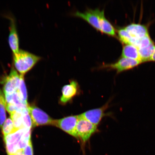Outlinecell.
Instances as JSON below:
<instances>
[{
  "label": "cell",
  "mask_w": 155,
  "mask_h": 155,
  "mask_svg": "<svg viewBox=\"0 0 155 155\" xmlns=\"http://www.w3.org/2000/svg\"><path fill=\"white\" fill-rule=\"evenodd\" d=\"M71 15L84 19L102 33L117 38L116 31L111 23L106 18L104 9L88 8L83 12L75 11Z\"/></svg>",
  "instance_id": "obj_1"
},
{
  "label": "cell",
  "mask_w": 155,
  "mask_h": 155,
  "mask_svg": "<svg viewBox=\"0 0 155 155\" xmlns=\"http://www.w3.org/2000/svg\"><path fill=\"white\" fill-rule=\"evenodd\" d=\"M41 57L22 49L13 54L12 67L19 74L24 75L32 69Z\"/></svg>",
  "instance_id": "obj_2"
},
{
  "label": "cell",
  "mask_w": 155,
  "mask_h": 155,
  "mask_svg": "<svg viewBox=\"0 0 155 155\" xmlns=\"http://www.w3.org/2000/svg\"><path fill=\"white\" fill-rule=\"evenodd\" d=\"M79 116V118L76 126V133L78 140H80L83 144L97 131V127L82 117L80 115Z\"/></svg>",
  "instance_id": "obj_3"
},
{
  "label": "cell",
  "mask_w": 155,
  "mask_h": 155,
  "mask_svg": "<svg viewBox=\"0 0 155 155\" xmlns=\"http://www.w3.org/2000/svg\"><path fill=\"white\" fill-rule=\"evenodd\" d=\"M28 109L34 127L40 126L55 125V120L52 119L40 108L35 105L28 104Z\"/></svg>",
  "instance_id": "obj_4"
},
{
  "label": "cell",
  "mask_w": 155,
  "mask_h": 155,
  "mask_svg": "<svg viewBox=\"0 0 155 155\" xmlns=\"http://www.w3.org/2000/svg\"><path fill=\"white\" fill-rule=\"evenodd\" d=\"M141 63H142L141 61L137 60L121 57L115 63L103 64L97 67V68L115 70L116 73L119 74L133 69Z\"/></svg>",
  "instance_id": "obj_5"
},
{
  "label": "cell",
  "mask_w": 155,
  "mask_h": 155,
  "mask_svg": "<svg viewBox=\"0 0 155 155\" xmlns=\"http://www.w3.org/2000/svg\"><path fill=\"white\" fill-rule=\"evenodd\" d=\"M79 115H71L62 119L55 120V127H57L78 140L76 126Z\"/></svg>",
  "instance_id": "obj_6"
},
{
  "label": "cell",
  "mask_w": 155,
  "mask_h": 155,
  "mask_svg": "<svg viewBox=\"0 0 155 155\" xmlns=\"http://www.w3.org/2000/svg\"><path fill=\"white\" fill-rule=\"evenodd\" d=\"M24 75H21L12 67L8 75L4 78L3 91L5 94H9L16 92L20 84L21 78Z\"/></svg>",
  "instance_id": "obj_7"
},
{
  "label": "cell",
  "mask_w": 155,
  "mask_h": 155,
  "mask_svg": "<svg viewBox=\"0 0 155 155\" xmlns=\"http://www.w3.org/2000/svg\"><path fill=\"white\" fill-rule=\"evenodd\" d=\"M80 92V87L77 81L71 80L69 84L64 86L62 88L61 96L60 97V104L62 105L72 101Z\"/></svg>",
  "instance_id": "obj_8"
},
{
  "label": "cell",
  "mask_w": 155,
  "mask_h": 155,
  "mask_svg": "<svg viewBox=\"0 0 155 155\" xmlns=\"http://www.w3.org/2000/svg\"><path fill=\"white\" fill-rule=\"evenodd\" d=\"M29 130L24 128L4 137L6 149L8 155H12L18 150V145L22 135Z\"/></svg>",
  "instance_id": "obj_9"
},
{
  "label": "cell",
  "mask_w": 155,
  "mask_h": 155,
  "mask_svg": "<svg viewBox=\"0 0 155 155\" xmlns=\"http://www.w3.org/2000/svg\"><path fill=\"white\" fill-rule=\"evenodd\" d=\"M109 104L110 102L108 101L101 107L88 110L80 115L93 124L97 126L100 123L102 118L107 115L105 112L109 107Z\"/></svg>",
  "instance_id": "obj_10"
},
{
  "label": "cell",
  "mask_w": 155,
  "mask_h": 155,
  "mask_svg": "<svg viewBox=\"0 0 155 155\" xmlns=\"http://www.w3.org/2000/svg\"><path fill=\"white\" fill-rule=\"evenodd\" d=\"M8 17L10 20L8 43L13 54H15L18 52L20 49L18 34L15 18L12 16Z\"/></svg>",
  "instance_id": "obj_11"
},
{
  "label": "cell",
  "mask_w": 155,
  "mask_h": 155,
  "mask_svg": "<svg viewBox=\"0 0 155 155\" xmlns=\"http://www.w3.org/2000/svg\"><path fill=\"white\" fill-rule=\"evenodd\" d=\"M124 28L131 35L137 40L149 35L148 29L144 25L132 23Z\"/></svg>",
  "instance_id": "obj_12"
},
{
  "label": "cell",
  "mask_w": 155,
  "mask_h": 155,
  "mask_svg": "<svg viewBox=\"0 0 155 155\" xmlns=\"http://www.w3.org/2000/svg\"><path fill=\"white\" fill-rule=\"evenodd\" d=\"M121 57L137 60L141 61L138 48L131 45H124L122 49Z\"/></svg>",
  "instance_id": "obj_13"
},
{
  "label": "cell",
  "mask_w": 155,
  "mask_h": 155,
  "mask_svg": "<svg viewBox=\"0 0 155 155\" xmlns=\"http://www.w3.org/2000/svg\"><path fill=\"white\" fill-rule=\"evenodd\" d=\"M117 38L124 45H131L135 46L139 40L133 37L124 28H120L116 31Z\"/></svg>",
  "instance_id": "obj_14"
},
{
  "label": "cell",
  "mask_w": 155,
  "mask_h": 155,
  "mask_svg": "<svg viewBox=\"0 0 155 155\" xmlns=\"http://www.w3.org/2000/svg\"><path fill=\"white\" fill-rule=\"evenodd\" d=\"M138 50L141 63L146 62L150 61L151 58L154 54L155 51V45L153 42L147 47Z\"/></svg>",
  "instance_id": "obj_15"
},
{
  "label": "cell",
  "mask_w": 155,
  "mask_h": 155,
  "mask_svg": "<svg viewBox=\"0 0 155 155\" xmlns=\"http://www.w3.org/2000/svg\"><path fill=\"white\" fill-rule=\"evenodd\" d=\"M5 95L6 104H14L19 109L23 110L28 108V106L25 105L21 101L16 92Z\"/></svg>",
  "instance_id": "obj_16"
},
{
  "label": "cell",
  "mask_w": 155,
  "mask_h": 155,
  "mask_svg": "<svg viewBox=\"0 0 155 155\" xmlns=\"http://www.w3.org/2000/svg\"><path fill=\"white\" fill-rule=\"evenodd\" d=\"M16 92L21 101L25 105L28 106V94H27L26 87L25 82L24 76H23L21 78L20 84H19L18 88Z\"/></svg>",
  "instance_id": "obj_17"
},
{
  "label": "cell",
  "mask_w": 155,
  "mask_h": 155,
  "mask_svg": "<svg viewBox=\"0 0 155 155\" xmlns=\"http://www.w3.org/2000/svg\"><path fill=\"white\" fill-rule=\"evenodd\" d=\"M22 110H18L11 115V119L17 130L24 128L23 125Z\"/></svg>",
  "instance_id": "obj_18"
},
{
  "label": "cell",
  "mask_w": 155,
  "mask_h": 155,
  "mask_svg": "<svg viewBox=\"0 0 155 155\" xmlns=\"http://www.w3.org/2000/svg\"><path fill=\"white\" fill-rule=\"evenodd\" d=\"M6 102L3 93L0 90V128L2 127L5 121L6 115Z\"/></svg>",
  "instance_id": "obj_19"
},
{
  "label": "cell",
  "mask_w": 155,
  "mask_h": 155,
  "mask_svg": "<svg viewBox=\"0 0 155 155\" xmlns=\"http://www.w3.org/2000/svg\"><path fill=\"white\" fill-rule=\"evenodd\" d=\"M17 130L15 128L13 122L11 118L6 120L2 127V133L4 137L14 133Z\"/></svg>",
  "instance_id": "obj_20"
},
{
  "label": "cell",
  "mask_w": 155,
  "mask_h": 155,
  "mask_svg": "<svg viewBox=\"0 0 155 155\" xmlns=\"http://www.w3.org/2000/svg\"><path fill=\"white\" fill-rule=\"evenodd\" d=\"M31 140V129L27 130L23 134L18 145V150H24Z\"/></svg>",
  "instance_id": "obj_21"
},
{
  "label": "cell",
  "mask_w": 155,
  "mask_h": 155,
  "mask_svg": "<svg viewBox=\"0 0 155 155\" xmlns=\"http://www.w3.org/2000/svg\"><path fill=\"white\" fill-rule=\"evenodd\" d=\"M22 112L23 127L24 128L31 129L32 126V122L28 108L23 110Z\"/></svg>",
  "instance_id": "obj_22"
},
{
  "label": "cell",
  "mask_w": 155,
  "mask_h": 155,
  "mask_svg": "<svg viewBox=\"0 0 155 155\" xmlns=\"http://www.w3.org/2000/svg\"><path fill=\"white\" fill-rule=\"evenodd\" d=\"M153 42L150 38V35H149L139 40L135 46L138 48V49H140L147 47Z\"/></svg>",
  "instance_id": "obj_23"
},
{
  "label": "cell",
  "mask_w": 155,
  "mask_h": 155,
  "mask_svg": "<svg viewBox=\"0 0 155 155\" xmlns=\"http://www.w3.org/2000/svg\"><path fill=\"white\" fill-rule=\"evenodd\" d=\"M24 155H33V150L31 141L29 142L28 144L23 150Z\"/></svg>",
  "instance_id": "obj_24"
},
{
  "label": "cell",
  "mask_w": 155,
  "mask_h": 155,
  "mask_svg": "<svg viewBox=\"0 0 155 155\" xmlns=\"http://www.w3.org/2000/svg\"><path fill=\"white\" fill-rule=\"evenodd\" d=\"M6 108H7L8 112L10 115L14 113L15 111H17V110H19L13 104H6Z\"/></svg>",
  "instance_id": "obj_25"
},
{
  "label": "cell",
  "mask_w": 155,
  "mask_h": 155,
  "mask_svg": "<svg viewBox=\"0 0 155 155\" xmlns=\"http://www.w3.org/2000/svg\"><path fill=\"white\" fill-rule=\"evenodd\" d=\"M12 155H24L23 150H19Z\"/></svg>",
  "instance_id": "obj_26"
},
{
  "label": "cell",
  "mask_w": 155,
  "mask_h": 155,
  "mask_svg": "<svg viewBox=\"0 0 155 155\" xmlns=\"http://www.w3.org/2000/svg\"><path fill=\"white\" fill-rule=\"evenodd\" d=\"M150 61H155V51L153 54L152 57L151 58Z\"/></svg>",
  "instance_id": "obj_27"
}]
</instances>
